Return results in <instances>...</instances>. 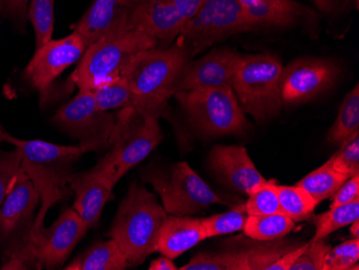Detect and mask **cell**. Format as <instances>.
Wrapping results in <instances>:
<instances>
[{
  "label": "cell",
  "mask_w": 359,
  "mask_h": 270,
  "mask_svg": "<svg viewBox=\"0 0 359 270\" xmlns=\"http://www.w3.org/2000/svg\"><path fill=\"white\" fill-rule=\"evenodd\" d=\"M27 19L36 35V49L51 41L54 30V0H32Z\"/></svg>",
  "instance_id": "1f68e13d"
},
{
  "label": "cell",
  "mask_w": 359,
  "mask_h": 270,
  "mask_svg": "<svg viewBox=\"0 0 359 270\" xmlns=\"http://www.w3.org/2000/svg\"><path fill=\"white\" fill-rule=\"evenodd\" d=\"M129 25L156 40L169 44L179 37L184 20L170 0H120Z\"/></svg>",
  "instance_id": "9a60e30c"
},
{
  "label": "cell",
  "mask_w": 359,
  "mask_h": 270,
  "mask_svg": "<svg viewBox=\"0 0 359 270\" xmlns=\"http://www.w3.org/2000/svg\"><path fill=\"white\" fill-rule=\"evenodd\" d=\"M210 165L225 184L242 194L249 195L252 189L267 181L244 147L215 146L210 153Z\"/></svg>",
  "instance_id": "e0dca14e"
},
{
  "label": "cell",
  "mask_w": 359,
  "mask_h": 270,
  "mask_svg": "<svg viewBox=\"0 0 359 270\" xmlns=\"http://www.w3.org/2000/svg\"><path fill=\"white\" fill-rule=\"evenodd\" d=\"M359 199V175L348 178L332 196L330 208L337 205H346Z\"/></svg>",
  "instance_id": "f35d334b"
},
{
  "label": "cell",
  "mask_w": 359,
  "mask_h": 270,
  "mask_svg": "<svg viewBox=\"0 0 359 270\" xmlns=\"http://www.w3.org/2000/svg\"><path fill=\"white\" fill-rule=\"evenodd\" d=\"M256 29L259 27H292L316 17L312 9L297 0H238Z\"/></svg>",
  "instance_id": "ac0fdd59"
},
{
  "label": "cell",
  "mask_w": 359,
  "mask_h": 270,
  "mask_svg": "<svg viewBox=\"0 0 359 270\" xmlns=\"http://www.w3.org/2000/svg\"><path fill=\"white\" fill-rule=\"evenodd\" d=\"M282 70L281 60L271 54L242 55L231 88L244 114L256 122H267L280 114Z\"/></svg>",
  "instance_id": "8992f818"
},
{
  "label": "cell",
  "mask_w": 359,
  "mask_h": 270,
  "mask_svg": "<svg viewBox=\"0 0 359 270\" xmlns=\"http://www.w3.org/2000/svg\"><path fill=\"white\" fill-rule=\"evenodd\" d=\"M150 270H177V266L173 263V259L170 257L163 255L158 259H154L149 266Z\"/></svg>",
  "instance_id": "b9f144b4"
},
{
  "label": "cell",
  "mask_w": 359,
  "mask_h": 270,
  "mask_svg": "<svg viewBox=\"0 0 359 270\" xmlns=\"http://www.w3.org/2000/svg\"><path fill=\"white\" fill-rule=\"evenodd\" d=\"M359 219L356 220V221L353 222L352 224H351V234H352L353 237L359 238V225H358Z\"/></svg>",
  "instance_id": "f6af8a7d"
},
{
  "label": "cell",
  "mask_w": 359,
  "mask_h": 270,
  "mask_svg": "<svg viewBox=\"0 0 359 270\" xmlns=\"http://www.w3.org/2000/svg\"><path fill=\"white\" fill-rule=\"evenodd\" d=\"M256 29L248 17L245 8L238 0H222L210 30L208 46L217 43L236 34Z\"/></svg>",
  "instance_id": "7402d4cb"
},
{
  "label": "cell",
  "mask_w": 359,
  "mask_h": 270,
  "mask_svg": "<svg viewBox=\"0 0 359 270\" xmlns=\"http://www.w3.org/2000/svg\"><path fill=\"white\" fill-rule=\"evenodd\" d=\"M359 259V239L351 241L330 249L325 257L323 270L358 269L356 265Z\"/></svg>",
  "instance_id": "836d02e7"
},
{
  "label": "cell",
  "mask_w": 359,
  "mask_h": 270,
  "mask_svg": "<svg viewBox=\"0 0 359 270\" xmlns=\"http://www.w3.org/2000/svg\"><path fill=\"white\" fill-rule=\"evenodd\" d=\"M39 201V193L23 169H21L0 205L1 243L32 227V217Z\"/></svg>",
  "instance_id": "2e32d148"
},
{
  "label": "cell",
  "mask_w": 359,
  "mask_h": 270,
  "mask_svg": "<svg viewBox=\"0 0 359 270\" xmlns=\"http://www.w3.org/2000/svg\"><path fill=\"white\" fill-rule=\"evenodd\" d=\"M88 229L74 209H65L51 227L26 229L12 245L3 269L62 267Z\"/></svg>",
  "instance_id": "3957f363"
},
{
  "label": "cell",
  "mask_w": 359,
  "mask_h": 270,
  "mask_svg": "<svg viewBox=\"0 0 359 270\" xmlns=\"http://www.w3.org/2000/svg\"><path fill=\"white\" fill-rule=\"evenodd\" d=\"M339 4V7L344 8L346 6H358V0H337Z\"/></svg>",
  "instance_id": "ee69618b"
},
{
  "label": "cell",
  "mask_w": 359,
  "mask_h": 270,
  "mask_svg": "<svg viewBox=\"0 0 359 270\" xmlns=\"http://www.w3.org/2000/svg\"><path fill=\"white\" fill-rule=\"evenodd\" d=\"M159 116L137 110L121 109L111 132L108 156L116 168L118 181L133 167L142 162L163 140Z\"/></svg>",
  "instance_id": "ba28073f"
},
{
  "label": "cell",
  "mask_w": 359,
  "mask_h": 270,
  "mask_svg": "<svg viewBox=\"0 0 359 270\" xmlns=\"http://www.w3.org/2000/svg\"><path fill=\"white\" fill-rule=\"evenodd\" d=\"M306 247H308V243L285 252L278 261L270 265L267 270H290V267L295 264L298 257H300V254L306 250Z\"/></svg>",
  "instance_id": "ab89813d"
},
{
  "label": "cell",
  "mask_w": 359,
  "mask_h": 270,
  "mask_svg": "<svg viewBox=\"0 0 359 270\" xmlns=\"http://www.w3.org/2000/svg\"><path fill=\"white\" fill-rule=\"evenodd\" d=\"M7 133L4 130L3 127L0 126V142H4V140H5V136Z\"/></svg>",
  "instance_id": "bcb514c9"
},
{
  "label": "cell",
  "mask_w": 359,
  "mask_h": 270,
  "mask_svg": "<svg viewBox=\"0 0 359 270\" xmlns=\"http://www.w3.org/2000/svg\"><path fill=\"white\" fill-rule=\"evenodd\" d=\"M184 22L191 19V15L201 7L203 0H170ZM185 24V23H184Z\"/></svg>",
  "instance_id": "60d3db41"
},
{
  "label": "cell",
  "mask_w": 359,
  "mask_h": 270,
  "mask_svg": "<svg viewBox=\"0 0 359 270\" xmlns=\"http://www.w3.org/2000/svg\"><path fill=\"white\" fill-rule=\"evenodd\" d=\"M145 180L158 193L165 210L171 215H196L209 205L227 203L187 162L177 163L169 170L148 171Z\"/></svg>",
  "instance_id": "9c48e42d"
},
{
  "label": "cell",
  "mask_w": 359,
  "mask_h": 270,
  "mask_svg": "<svg viewBox=\"0 0 359 270\" xmlns=\"http://www.w3.org/2000/svg\"><path fill=\"white\" fill-rule=\"evenodd\" d=\"M86 48V40L74 32L36 49L24 74L26 81L40 93L41 104L48 100L53 82L65 70L81 60Z\"/></svg>",
  "instance_id": "8fae6325"
},
{
  "label": "cell",
  "mask_w": 359,
  "mask_h": 270,
  "mask_svg": "<svg viewBox=\"0 0 359 270\" xmlns=\"http://www.w3.org/2000/svg\"><path fill=\"white\" fill-rule=\"evenodd\" d=\"M4 141L13 144L21 153L22 169L39 193L41 207L30 229H40L50 208L72 194L67 178L83 151L80 146H58L36 139L21 140L8 133Z\"/></svg>",
  "instance_id": "6da1fadb"
},
{
  "label": "cell",
  "mask_w": 359,
  "mask_h": 270,
  "mask_svg": "<svg viewBox=\"0 0 359 270\" xmlns=\"http://www.w3.org/2000/svg\"><path fill=\"white\" fill-rule=\"evenodd\" d=\"M189 122L205 136L242 134L248 121L233 88L182 90L175 94Z\"/></svg>",
  "instance_id": "52a82bcc"
},
{
  "label": "cell",
  "mask_w": 359,
  "mask_h": 270,
  "mask_svg": "<svg viewBox=\"0 0 359 270\" xmlns=\"http://www.w3.org/2000/svg\"><path fill=\"white\" fill-rule=\"evenodd\" d=\"M313 3L316 4L318 11L324 14H332L340 9L337 0H313Z\"/></svg>",
  "instance_id": "7bdbcfd3"
},
{
  "label": "cell",
  "mask_w": 359,
  "mask_h": 270,
  "mask_svg": "<svg viewBox=\"0 0 359 270\" xmlns=\"http://www.w3.org/2000/svg\"><path fill=\"white\" fill-rule=\"evenodd\" d=\"M278 194L282 212L294 222L309 219L318 205L311 195L298 185H278Z\"/></svg>",
  "instance_id": "83f0119b"
},
{
  "label": "cell",
  "mask_w": 359,
  "mask_h": 270,
  "mask_svg": "<svg viewBox=\"0 0 359 270\" xmlns=\"http://www.w3.org/2000/svg\"><path fill=\"white\" fill-rule=\"evenodd\" d=\"M129 263L116 241L97 243L68 264L66 270H123Z\"/></svg>",
  "instance_id": "603a6c76"
},
{
  "label": "cell",
  "mask_w": 359,
  "mask_h": 270,
  "mask_svg": "<svg viewBox=\"0 0 359 270\" xmlns=\"http://www.w3.org/2000/svg\"><path fill=\"white\" fill-rule=\"evenodd\" d=\"M296 247L297 245H292V243H288V241L274 239L259 241L257 245L243 248L248 270H267L268 267L278 261L285 252Z\"/></svg>",
  "instance_id": "f546056e"
},
{
  "label": "cell",
  "mask_w": 359,
  "mask_h": 270,
  "mask_svg": "<svg viewBox=\"0 0 359 270\" xmlns=\"http://www.w3.org/2000/svg\"><path fill=\"white\" fill-rule=\"evenodd\" d=\"M359 219V199L346 205L332 207L327 212L316 215V234L311 241H323L334 231L352 224L353 222Z\"/></svg>",
  "instance_id": "4316f807"
},
{
  "label": "cell",
  "mask_w": 359,
  "mask_h": 270,
  "mask_svg": "<svg viewBox=\"0 0 359 270\" xmlns=\"http://www.w3.org/2000/svg\"><path fill=\"white\" fill-rule=\"evenodd\" d=\"M189 60L179 44L142 50L129 60L121 76L136 98L137 110L161 116L177 93L183 67Z\"/></svg>",
  "instance_id": "7a4b0ae2"
},
{
  "label": "cell",
  "mask_w": 359,
  "mask_h": 270,
  "mask_svg": "<svg viewBox=\"0 0 359 270\" xmlns=\"http://www.w3.org/2000/svg\"><path fill=\"white\" fill-rule=\"evenodd\" d=\"M348 179V176L334 168L332 158H330L322 166L309 173L308 176L302 179L296 185L304 189L320 203V201L334 196V193Z\"/></svg>",
  "instance_id": "cb8c5ba5"
},
{
  "label": "cell",
  "mask_w": 359,
  "mask_h": 270,
  "mask_svg": "<svg viewBox=\"0 0 359 270\" xmlns=\"http://www.w3.org/2000/svg\"><path fill=\"white\" fill-rule=\"evenodd\" d=\"M205 239L207 237L201 217L171 215L167 217L161 225L157 252L175 259Z\"/></svg>",
  "instance_id": "ffe728a7"
},
{
  "label": "cell",
  "mask_w": 359,
  "mask_h": 270,
  "mask_svg": "<svg viewBox=\"0 0 359 270\" xmlns=\"http://www.w3.org/2000/svg\"><path fill=\"white\" fill-rule=\"evenodd\" d=\"M340 74V68L324 58H299L283 68L280 88L283 104L309 102L330 90Z\"/></svg>",
  "instance_id": "7c38bea8"
},
{
  "label": "cell",
  "mask_w": 359,
  "mask_h": 270,
  "mask_svg": "<svg viewBox=\"0 0 359 270\" xmlns=\"http://www.w3.org/2000/svg\"><path fill=\"white\" fill-rule=\"evenodd\" d=\"M357 132H359L358 84L346 95L341 104L338 116L328 133L327 140L332 144H344Z\"/></svg>",
  "instance_id": "484cf974"
},
{
  "label": "cell",
  "mask_w": 359,
  "mask_h": 270,
  "mask_svg": "<svg viewBox=\"0 0 359 270\" xmlns=\"http://www.w3.org/2000/svg\"><path fill=\"white\" fill-rule=\"evenodd\" d=\"M330 249V245L322 241L309 243L308 247L300 254L290 270H323L325 257Z\"/></svg>",
  "instance_id": "8d00e7d4"
},
{
  "label": "cell",
  "mask_w": 359,
  "mask_h": 270,
  "mask_svg": "<svg viewBox=\"0 0 359 270\" xmlns=\"http://www.w3.org/2000/svg\"><path fill=\"white\" fill-rule=\"evenodd\" d=\"M29 0H0V13L22 27L27 20Z\"/></svg>",
  "instance_id": "74e56055"
},
{
  "label": "cell",
  "mask_w": 359,
  "mask_h": 270,
  "mask_svg": "<svg viewBox=\"0 0 359 270\" xmlns=\"http://www.w3.org/2000/svg\"><path fill=\"white\" fill-rule=\"evenodd\" d=\"M295 229V222L283 212L266 215H249L243 231L256 241L280 239Z\"/></svg>",
  "instance_id": "d4e9b609"
},
{
  "label": "cell",
  "mask_w": 359,
  "mask_h": 270,
  "mask_svg": "<svg viewBox=\"0 0 359 270\" xmlns=\"http://www.w3.org/2000/svg\"><path fill=\"white\" fill-rule=\"evenodd\" d=\"M222 0H203L201 7L187 20L177 37V43L193 58L207 48L210 30Z\"/></svg>",
  "instance_id": "44dd1931"
},
{
  "label": "cell",
  "mask_w": 359,
  "mask_h": 270,
  "mask_svg": "<svg viewBox=\"0 0 359 270\" xmlns=\"http://www.w3.org/2000/svg\"><path fill=\"white\" fill-rule=\"evenodd\" d=\"M158 46L143 30L136 27L102 38L86 48L72 80L79 90H94L121 76L129 60L142 50Z\"/></svg>",
  "instance_id": "5b68a950"
},
{
  "label": "cell",
  "mask_w": 359,
  "mask_h": 270,
  "mask_svg": "<svg viewBox=\"0 0 359 270\" xmlns=\"http://www.w3.org/2000/svg\"><path fill=\"white\" fill-rule=\"evenodd\" d=\"M116 114L97 108L93 90H79L76 97L58 109L52 121L80 140L83 153L110 148L111 132Z\"/></svg>",
  "instance_id": "30bf717a"
},
{
  "label": "cell",
  "mask_w": 359,
  "mask_h": 270,
  "mask_svg": "<svg viewBox=\"0 0 359 270\" xmlns=\"http://www.w3.org/2000/svg\"><path fill=\"white\" fill-rule=\"evenodd\" d=\"M97 108L102 111L123 109L127 107L136 108V98L128 84L122 76L113 79L93 90Z\"/></svg>",
  "instance_id": "f1b7e54d"
},
{
  "label": "cell",
  "mask_w": 359,
  "mask_h": 270,
  "mask_svg": "<svg viewBox=\"0 0 359 270\" xmlns=\"http://www.w3.org/2000/svg\"><path fill=\"white\" fill-rule=\"evenodd\" d=\"M248 217L249 215L245 211L244 203H240L235 208L226 211V212L213 215L211 217H201L205 237L208 239V238L243 231Z\"/></svg>",
  "instance_id": "4dcf8cb0"
},
{
  "label": "cell",
  "mask_w": 359,
  "mask_h": 270,
  "mask_svg": "<svg viewBox=\"0 0 359 270\" xmlns=\"http://www.w3.org/2000/svg\"><path fill=\"white\" fill-rule=\"evenodd\" d=\"M21 169L22 156L18 149L10 152L0 150V205Z\"/></svg>",
  "instance_id": "d590c367"
},
{
  "label": "cell",
  "mask_w": 359,
  "mask_h": 270,
  "mask_svg": "<svg viewBox=\"0 0 359 270\" xmlns=\"http://www.w3.org/2000/svg\"><path fill=\"white\" fill-rule=\"evenodd\" d=\"M129 27L132 26L120 0H94L74 26V32L83 38L88 46Z\"/></svg>",
  "instance_id": "d6986e66"
},
{
  "label": "cell",
  "mask_w": 359,
  "mask_h": 270,
  "mask_svg": "<svg viewBox=\"0 0 359 270\" xmlns=\"http://www.w3.org/2000/svg\"><path fill=\"white\" fill-rule=\"evenodd\" d=\"M242 54L229 49L212 50L196 60H187L177 82L182 90L231 88Z\"/></svg>",
  "instance_id": "5bb4252c"
},
{
  "label": "cell",
  "mask_w": 359,
  "mask_h": 270,
  "mask_svg": "<svg viewBox=\"0 0 359 270\" xmlns=\"http://www.w3.org/2000/svg\"><path fill=\"white\" fill-rule=\"evenodd\" d=\"M167 215L152 193L137 183L130 185L109 234L129 265H140L157 252L159 231Z\"/></svg>",
  "instance_id": "277c9868"
},
{
  "label": "cell",
  "mask_w": 359,
  "mask_h": 270,
  "mask_svg": "<svg viewBox=\"0 0 359 270\" xmlns=\"http://www.w3.org/2000/svg\"><path fill=\"white\" fill-rule=\"evenodd\" d=\"M68 187L74 194V209L88 227L98 223L112 189L118 183L116 171L108 156L86 173H70Z\"/></svg>",
  "instance_id": "4fadbf2b"
},
{
  "label": "cell",
  "mask_w": 359,
  "mask_h": 270,
  "mask_svg": "<svg viewBox=\"0 0 359 270\" xmlns=\"http://www.w3.org/2000/svg\"><path fill=\"white\" fill-rule=\"evenodd\" d=\"M341 144L342 146L338 152L330 157L332 166L348 178L359 175V132L355 133Z\"/></svg>",
  "instance_id": "e575fe53"
},
{
  "label": "cell",
  "mask_w": 359,
  "mask_h": 270,
  "mask_svg": "<svg viewBox=\"0 0 359 270\" xmlns=\"http://www.w3.org/2000/svg\"><path fill=\"white\" fill-rule=\"evenodd\" d=\"M248 215H266L282 212L280 207L278 185L266 181L252 189L249 199L244 203Z\"/></svg>",
  "instance_id": "d6a6232c"
}]
</instances>
